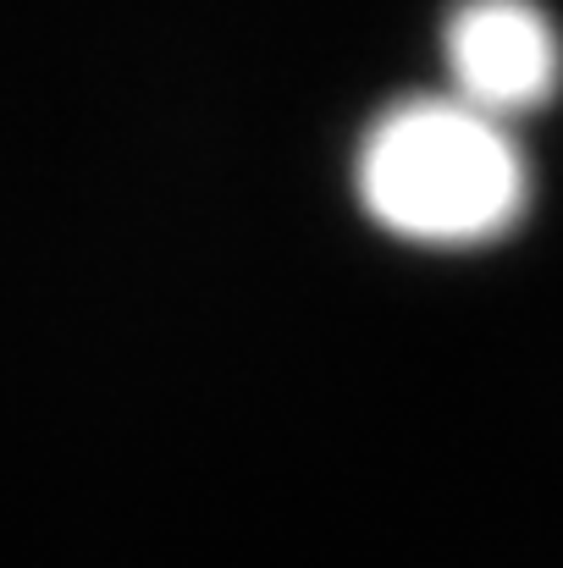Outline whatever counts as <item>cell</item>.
<instances>
[{"label": "cell", "mask_w": 563, "mask_h": 568, "mask_svg": "<svg viewBox=\"0 0 563 568\" xmlns=\"http://www.w3.org/2000/svg\"><path fill=\"white\" fill-rule=\"evenodd\" d=\"M448 94L514 122L542 111L563 83V39L536 0H459L442 28Z\"/></svg>", "instance_id": "cell-2"}, {"label": "cell", "mask_w": 563, "mask_h": 568, "mask_svg": "<svg viewBox=\"0 0 563 568\" xmlns=\"http://www.w3.org/2000/svg\"><path fill=\"white\" fill-rule=\"evenodd\" d=\"M354 189L365 215L403 243L475 248L525 215L531 166L509 122L453 94H414L371 122Z\"/></svg>", "instance_id": "cell-1"}]
</instances>
